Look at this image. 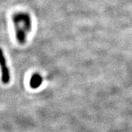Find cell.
I'll return each instance as SVG.
<instances>
[{
	"mask_svg": "<svg viewBox=\"0 0 132 132\" xmlns=\"http://www.w3.org/2000/svg\"><path fill=\"white\" fill-rule=\"evenodd\" d=\"M16 39L20 44H24L27 40V35L32 29V21L27 13H16L13 15Z\"/></svg>",
	"mask_w": 132,
	"mask_h": 132,
	"instance_id": "cell-1",
	"label": "cell"
},
{
	"mask_svg": "<svg viewBox=\"0 0 132 132\" xmlns=\"http://www.w3.org/2000/svg\"><path fill=\"white\" fill-rule=\"evenodd\" d=\"M0 68H1V79L3 84L7 85L10 82V73L9 68L7 66L6 59H5L4 52L2 49L0 48Z\"/></svg>",
	"mask_w": 132,
	"mask_h": 132,
	"instance_id": "cell-2",
	"label": "cell"
},
{
	"mask_svg": "<svg viewBox=\"0 0 132 132\" xmlns=\"http://www.w3.org/2000/svg\"><path fill=\"white\" fill-rule=\"evenodd\" d=\"M43 81V79L41 76L38 73H35L32 76L31 79L29 81V85L30 87L33 89H36L38 87H40V85H41Z\"/></svg>",
	"mask_w": 132,
	"mask_h": 132,
	"instance_id": "cell-3",
	"label": "cell"
}]
</instances>
